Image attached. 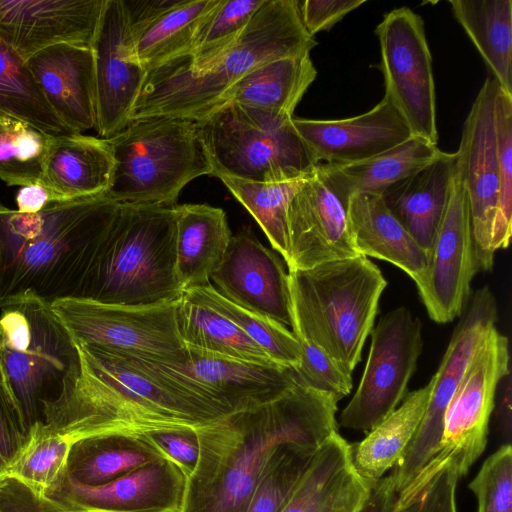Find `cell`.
Masks as SVG:
<instances>
[{
    "mask_svg": "<svg viewBox=\"0 0 512 512\" xmlns=\"http://www.w3.org/2000/svg\"><path fill=\"white\" fill-rule=\"evenodd\" d=\"M73 342L78 362L58 394L43 402L41 419L72 443L97 435L197 428L231 413L159 361Z\"/></svg>",
    "mask_w": 512,
    "mask_h": 512,
    "instance_id": "cell-1",
    "label": "cell"
},
{
    "mask_svg": "<svg viewBox=\"0 0 512 512\" xmlns=\"http://www.w3.org/2000/svg\"><path fill=\"white\" fill-rule=\"evenodd\" d=\"M340 400L297 381L268 403L197 427L199 459L179 512H243L282 446L318 448L338 432Z\"/></svg>",
    "mask_w": 512,
    "mask_h": 512,
    "instance_id": "cell-2",
    "label": "cell"
},
{
    "mask_svg": "<svg viewBox=\"0 0 512 512\" xmlns=\"http://www.w3.org/2000/svg\"><path fill=\"white\" fill-rule=\"evenodd\" d=\"M120 208L105 195L51 202L34 214L0 204V301L30 291L77 297Z\"/></svg>",
    "mask_w": 512,
    "mask_h": 512,
    "instance_id": "cell-3",
    "label": "cell"
},
{
    "mask_svg": "<svg viewBox=\"0 0 512 512\" xmlns=\"http://www.w3.org/2000/svg\"><path fill=\"white\" fill-rule=\"evenodd\" d=\"M316 45L302 24L298 0H264L233 45L207 69L192 72L170 60L147 71L130 121L170 117L196 122L252 69L310 53Z\"/></svg>",
    "mask_w": 512,
    "mask_h": 512,
    "instance_id": "cell-4",
    "label": "cell"
},
{
    "mask_svg": "<svg viewBox=\"0 0 512 512\" xmlns=\"http://www.w3.org/2000/svg\"><path fill=\"white\" fill-rule=\"evenodd\" d=\"M173 207L120 204L77 297L149 306L178 301Z\"/></svg>",
    "mask_w": 512,
    "mask_h": 512,
    "instance_id": "cell-5",
    "label": "cell"
},
{
    "mask_svg": "<svg viewBox=\"0 0 512 512\" xmlns=\"http://www.w3.org/2000/svg\"><path fill=\"white\" fill-rule=\"evenodd\" d=\"M292 332L352 374L387 281L366 256L288 270Z\"/></svg>",
    "mask_w": 512,
    "mask_h": 512,
    "instance_id": "cell-6",
    "label": "cell"
},
{
    "mask_svg": "<svg viewBox=\"0 0 512 512\" xmlns=\"http://www.w3.org/2000/svg\"><path fill=\"white\" fill-rule=\"evenodd\" d=\"M106 140L114 167L104 195L117 203L174 207L188 183L203 175L213 176L194 121L135 119Z\"/></svg>",
    "mask_w": 512,
    "mask_h": 512,
    "instance_id": "cell-7",
    "label": "cell"
},
{
    "mask_svg": "<svg viewBox=\"0 0 512 512\" xmlns=\"http://www.w3.org/2000/svg\"><path fill=\"white\" fill-rule=\"evenodd\" d=\"M289 115L224 103L196 121L213 176L272 183L310 173L318 164Z\"/></svg>",
    "mask_w": 512,
    "mask_h": 512,
    "instance_id": "cell-8",
    "label": "cell"
},
{
    "mask_svg": "<svg viewBox=\"0 0 512 512\" xmlns=\"http://www.w3.org/2000/svg\"><path fill=\"white\" fill-rule=\"evenodd\" d=\"M0 361L29 429L76 366L78 352L50 301L26 291L0 301Z\"/></svg>",
    "mask_w": 512,
    "mask_h": 512,
    "instance_id": "cell-9",
    "label": "cell"
},
{
    "mask_svg": "<svg viewBox=\"0 0 512 512\" xmlns=\"http://www.w3.org/2000/svg\"><path fill=\"white\" fill-rule=\"evenodd\" d=\"M509 372L508 340L494 326L469 362L449 402L436 454L400 496L419 488L446 463L455 467L460 478L469 472L486 448L496 390Z\"/></svg>",
    "mask_w": 512,
    "mask_h": 512,
    "instance_id": "cell-10",
    "label": "cell"
},
{
    "mask_svg": "<svg viewBox=\"0 0 512 512\" xmlns=\"http://www.w3.org/2000/svg\"><path fill=\"white\" fill-rule=\"evenodd\" d=\"M177 302L126 306L69 296L53 299L50 307L74 340L177 364L186 358L176 322Z\"/></svg>",
    "mask_w": 512,
    "mask_h": 512,
    "instance_id": "cell-11",
    "label": "cell"
},
{
    "mask_svg": "<svg viewBox=\"0 0 512 512\" xmlns=\"http://www.w3.org/2000/svg\"><path fill=\"white\" fill-rule=\"evenodd\" d=\"M363 375L342 410V427L368 433L402 402L423 349L422 324L404 306L383 315L372 328Z\"/></svg>",
    "mask_w": 512,
    "mask_h": 512,
    "instance_id": "cell-12",
    "label": "cell"
},
{
    "mask_svg": "<svg viewBox=\"0 0 512 512\" xmlns=\"http://www.w3.org/2000/svg\"><path fill=\"white\" fill-rule=\"evenodd\" d=\"M379 69L385 96L401 114L413 136L437 145L436 94L432 57L424 22L407 7L387 13L378 24Z\"/></svg>",
    "mask_w": 512,
    "mask_h": 512,
    "instance_id": "cell-13",
    "label": "cell"
},
{
    "mask_svg": "<svg viewBox=\"0 0 512 512\" xmlns=\"http://www.w3.org/2000/svg\"><path fill=\"white\" fill-rule=\"evenodd\" d=\"M497 305L488 286L478 289L455 328L438 370L424 416L404 454L389 474L397 494L406 489L436 454L444 416L469 362L481 342L496 326Z\"/></svg>",
    "mask_w": 512,
    "mask_h": 512,
    "instance_id": "cell-14",
    "label": "cell"
},
{
    "mask_svg": "<svg viewBox=\"0 0 512 512\" xmlns=\"http://www.w3.org/2000/svg\"><path fill=\"white\" fill-rule=\"evenodd\" d=\"M476 272L468 195L456 158L448 201L428 255V267L416 283L433 321L444 324L462 314Z\"/></svg>",
    "mask_w": 512,
    "mask_h": 512,
    "instance_id": "cell-15",
    "label": "cell"
},
{
    "mask_svg": "<svg viewBox=\"0 0 512 512\" xmlns=\"http://www.w3.org/2000/svg\"><path fill=\"white\" fill-rule=\"evenodd\" d=\"M497 81L489 76L480 88L463 125L457 155L469 201L478 271L492 269L490 248L498 197V161L495 135Z\"/></svg>",
    "mask_w": 512,
    "mask_h": 512,
    "instance_id": "cell-16",
    "label": "cell"
},
{
    "mask_svg": "<svg viewBox=\"0 0 512 512\" xmlns=\"http://www.w3.org/2000/svg\"><path fill=\"white\" fill-rule=\"evenodd\" d=\"M94 57L96 128L108 139L129 122L145 80L122 0H105L91 45Z\"/></svg>",
    "mask_w": 512,
    "mask_h": 512,
    "instance_id": "cell-17",
    "label": "cell"
},
{
    "mask_svg": "<svg viewBox=\"0 0 512 512\" xmlns=\"http://www.w3.org/2000/svg\"><path fill=\"white\" fill-rule=\"evenodd\" d=\"M288 270L361 255L350 231L347 201L318 163L290 202Z\"/></svg>",
    "mask_w": 512,
    "mask_h": 512,
    "instance_id": "cell-18",
    "label": "cell"
},
{
    "mask_svg": "<svg viewBox=\"0 0 512 512\" xmlns=\"http://www.w3.org/2000/svg\"><path fill=\"white\" fill-rule=\"evenodd\" d=\"M210 281L233 304L292 328L288 272L279 256L261 244L249 226L232 234Z\"/></svg>",
    "mask_w": 512,
    "mask_h": 512,
    "instance_id": "cell-19",
    "label": "cell"
},
{
    "mask_svg": "<svg viewBox=\"0 0 512 512\" xmlns=\"http://www.w3.org/2000/svg\"><path fill=\"white\" fill-rule=\"evenodd\" d=\"M185 486L184 473L162 459L94 486L65 472L46 495L74 512H179Z\"/></svg>",
    "mask_w": 512,
    "mask_h": 512,
    "instance_id": "cell-20",
    "label": "cell"
},
{
    "mask_svg": "<svg viewBox=\"0 0 512 512\" xmlns=\"http://www.w3.org/2000/svg\"><path fill=\"white\" fill-rule=\"evenodd\" d=\"M105 0H0V39L24 60L57 45L91 47Z\"/></svg>",
    "mask_w": 512,
    "mask_h": 512,
    "instance_id": "cell-21",
    "label": "cell"
},
{
    "mask_svg": "<svg viewBox=\"0 0 512 512\" xmlns=\"http://www.w3.org/2000/svg\"><path fill=\"white\" fill-rule=\"evenodd\" d=\"M292 123L318 163L326 164L361 162L413 136L385 95L371 110L354 117L317 120L293 116Z\"/></svg>",
    "mask_w": 512,
    "mask_h": 512,
    "instance_id": "cell-22",
    "label": "cell"
},
{
    "mask_svg": "<svg viewBox=\"0 0 512 512\" xmlns=\"http://www.w3.org/2000/svg\"><path fill=\"white\" fill-rule=\"evenodd\" d=\"M46 102L72 133L96 128L94 57L91 47L57 44L27 60Z\"/></svg>",
    "mask_w": 512,
    "mask_h": 512,
    "instance_id": "cell-23",
    "label": "cell"
},
{
    "mask_svg": "<svg viewBox=\"0 0 512 512\" xmlns=\"http://www.w3.org/2000/svg\"><path fill=\"white\" fill-rule=\"evenodd\" d=\"M166 364L193 379L232 412L268 403L297 383L292 368L221 357L188 348L183 362Z\"/></svg>",
    "mask_w": 512,
    "mask_h": 512,
    "instance_id": "cell-24",
    "label": "cell"
},
{
    "mask_svg": "<svg viewBox=\"0 0 512 512\" xmlns=\"http://www.w3.org/2000/svg\"><path fill=\"white\" fill-rule=\"evenodd\" d=\"M373 482L357 472L350 444L336 432L319 447L281 512H359Z\"/></svg>",
    "mask_w": 512,
    "mask_h": 512,
    "instance_id": "cell-25",
    "label": "cell"
},
{
    "mask_svg": "<svg viewBox=\"0 0 512 512\" xmlns=\"http://www.w3.org/2000/svg\"><path fill=\"white\" fill-rule=\"evenodd\" d=\"M113 167L106 139L81 133L50 136L39 184L52 202L104 195Z\"/></svg>",
    "mask_w": 512,
    "mask_h": 512,
    "instance_id": "cell-26",
    "label": "cell"
},
{
    "mask_svg": "<svg viewBox=\"0 0 512 512\" xmlns=\"http://www.w3.org/2000/svg\"><path fill=\"white\" fill-rule=\"evenodd\" d=\"M350 231L361 255L387 261L418 283L428 255L386 206L381 195L354 193L347 201Z\"/></svg>",
    "mask_w": 512,
    "mask_h": 512,
    "instance_id": "cell-27",
    "label": "cell"
},
{
    "mask_svg": "<svg viewBox=\"0 0 512 512\" xmlns=\"http://www.w3.org/2000/svg\"><path fill=\"white\" fill-rule=\"evenodd\" d=\"M456 152L390 186L381 196L391 213L429 255L450 192Z\"/></svg>",
    "mask_w": 512,
    "mask_h": 512,
    "instance_id": "cell-28",
    "label": "cell"
},
{
    "mask_svg": "<svg viewBox=\"0 0 512 512\" xmlns=\"http://www.w3.org/2000/svg\"><path fill=\"white\" fill-rule=\"evenodd\" d=\"M173 209L180 286L183 291L209 286L232 237L226 213L208 204H182Z\"/></svg>",
    "mask_w": 512,
    "mask_h": 512,
    "instance_id": "cell-29",
    "label": "cell"
},
{
    "mask_svg": "<svg viewBox=\"0 0 512 512\" xmlns=\"http://www.w3.org/2000/svg\"><path fill=\"white\" fill-rule=\"evenodd\" d=\"M316 75L310 53L274 59L252 69L232 85L217 106L236 103L293 116Z\"/></svg>",
    "mask_w": 512,
    "mask_h": 512,
    "instance_id": "cell-30",
    "label": "cell"
},
{
    "mask_svg": "<svg viewBox=\"0 0 512 512\" xmlns=\"http://www.w3.org/2000/svg\"><path fill=\"white\" fill-rule=\"evenodd\" d=\"M441 152L437 145L412 136L402 144L361 162L319 164L333 187L348 201L354 193L382 195L393 184L425 168Z\"/></svg>",
    "mask_w": 512,
    "mask_h": 512,
    "instance_id": "cell-31",
    "label": "cell"
},
{
    "mask_svg": "<svg viewBox=\"0 0 512 512\" xmlns=\"http://www.w3.org/2000/svg\"><path fill=\"white\" fill-rule=\"evenodd\" d=\"M432 390V378L423 387L406 394L383 421L360 442L350 444L353 465L367 480L385 476L404 454L424 416Z\"/></svg>",
    "mask_w": 512,
    "mask_h": 512,
    "instance_id": "cell-32",
    "label": "cell"
},
{
    "mask_svg": "<svg viewBox=\"0 0 512 512\" xmlns=\"http://www.w3.org/2000/svg\"><path fill=\"white\" fill-rule=\"evenodd\" d=\"M166 459L144 434H106L72 443L66 472L84 485H101L151 462Z\"/></svg>",
    "mask_w": 512,
    "mask_h": 512,
    "instance_id": "cell-33",
    "label": "cell"
},
{
    "mask_svg": "<svg viewBox=\"0 0 512 512\" xmlns=\"http://www.w3.org/2000/svg\"><path fill=\"white\" fill-rule=\"evenodd\" d=\"M449 4L500 89L512 95V1L450 0Z\"/></svg>",
    "mask_w": 512,
    "mask_h": 512,
    "instance_id": "cell-34",
    "label": "cell"
},
{
    "mask_svg": "<svg viewBox=\"0 0 512 512\" xmlns=\"http://www.w3.org/2000/svg\"><path fill=\"white\" fill-rule=\"evenodd\" d=\"M176 322L185 348L221 357L278 365L235 323L186 291L176 305Z\"/></svg>",
    "mask_w": 512,
    "mask_h": 512,
    "instance_id": "cell-35",
    "label": "cell"
},
{
    "mask_svg": "<svg viewBox=\"0 0 512 512\" xmlns=\"http://www.w3.org/2000/svg\"><path fill=\"white\" fill-rule=\"evenodd\" d=\"M220 1L179 0L132 32L136 53L145 71L187 54L200 25Z\"/></svg>",
    "mask_w": 512,
    "mask_h": 512,
    "instance_id": "cell-36",
    "label": "cell"
},
{
    "mask_svg": "<svg viewBox=\"0 0 512 512\" xmlns=\"http://www.w3.org/2000/svg\"><path fill=\"white\" fill-rule=\"evenodd\" d=\"M0 119L19 120L51 136L72 134L49 107L27 61L1 39Z\"/></svg>",
    "mask_w": 512,
    "mask_h": 512,
    "instance_id": "cell-37",
    "label": "cell"
},
{
    "mask_svg": "<svg viewBox=\"0 0 512 512\" xmlns=\"http://www.w3.org/2000/svg\"><path fill=\"white\" fill-rule=\"evenodd\" d=\"M312 171L292 179L272 183L217 176L236 200L253 216L273 249L282 256L286 264L290 258L288 207Z\"/></svg>",
    "mask_w": 512,
    "mask_h": 512,
    "instance_id": "cell-38",
    "label": "cell"
},
{
    "mask_svg": "<svg viewBox=\"0 0 512 512\" xmlns=\"http://www.w3.org/2000/svg\"><path fill=\"white\" fill-rule=\"evenodd\" d=\"M72 442L44 421H36L27 438L8 464L7 474L37 491L47 492L66 472Z\"/></svg>",
    "mask_w": 512,
    "mask_h": 512,
    "instance_id": "cell-39",
    "label": "cell"
},
{
    "mask_svg": "<svg viewBox=\"0 0 512 512\" xmlns=\"http://www.w3.org/2000/svg\"><path fill=\"white\" fill-rule=\"evenodd\" d=\"M263 1L221 0L200 25L187 54L171 60L192 72L207 69L233 45Z\"/></svg>",
    "mask_w": 512,
    "mask_h": 512,
    "instance_id": "cell-40",
    "label": "cell"
},
{
    "mask_svg": "<svg viewBox=\"0 0 512 512\" xmlns=\"http://www.w3.org/2000/svg\"><path fill=\"white\" fill-rule=\"evenodd\" d=\"M185 291L235 323L276 364L294 368L300 363L301 344L289 328L233 304L212 285Z\"/></svg>",
    "mask_w": 512,
    "mask_h": 512,
    "instance_id": "cell-41",
    "label": "cell"
},
{
    "mask_svg": "<svg viewBox=\"0 0 512 512\" xmlns=\"http://www.w3.org/2000/svg\"><path fill=\"white\" fill-rule=\"evenodd\" d=\"M14 119H0V179L8 186L40 182L49 138Z\"/></svg>",
    "mask_w": 512,
    "mask_h": 512,
    "instance_id": "cell-42",
    "label": "cell"
},
{
    "mask_svg": "<svg viewBox=\"0 0 512 512\" xmlns=\"http://www.w3.org/2000/svg\"><path fill=\"white\" fill-rule=\"evenodd\" d=\"M318 448L282 446L253 491L243 512H281Z\"/></svg>",
    "mask_w": 512,
    "mask_h": 512,
    "instance_id": "cell-43",
    "label": "cell"
},
{
    "mask_svg": "<svg viewBox=\"0 0 512 512\" xmlns=\"http://www.w3.org/2000/svg\"><path fill=\"white\" fill-rule=\"evenodd\" d=\"M495 135L499 187L490 242L493 253L507 248L512 234V95L500 87L495 101Z\"/></svg>",
    "mask_w": 512,
    "mask_h": 512,
    "instance_id": "cell-44",
    "label": "cell"
},
{
    "mask_svg": "<svg viewBox=\"0 0 512 512\" xmlns=\"http://www.w3.org/2000/svg\"><path fill=\"white\" fill-rule=\"evenodd\" d=\"M477 512H512V446L501 444L468 485Z\"/></svg>",
    "mask_w": 512,
    "mask_h": 512,
    "instance_id": "cell-45",
    "label": "cell"
},
{
    "mask_svg": "<svg viewBox=\"0 0 512 512\" xmlns=\"http://www.w3.org/2000/svg\"><path fill=\"white\" fill-rule=\"evenodd\" d=\"M299 342L301 360L292 368L296 380L314 389L332 393L340 399L347 396L353 387L351 374L318 346L306 340Z\"/></svg>",
    "mask_w": 512,
    "mask_h": 512,
    "instance_id": "cell-46",
    "label": "cell"
},
{
    "mask_svg": "<svg viewBox=\"0 0 512 512\" xmlns=\"http://www.w3.org/2000/svg\"><path fill=\"white\" fill-rule=\"evenodd\" d=\"M455 467L444 464L429 480L411 493L397 497L393 512H457Z\"/></svg>",
    "mask_w": 512,
    "mask_h": 512,
    "instance_id": "cell-47",
    "label": "cell"
},
{
    "mask_svg": "<svg viewBox=\"0 0 512 512\" xmlns=\"http://www.w3.org/2000/svg\"><path fill=\"white\" fill-rule=\"evenodd\" d=\"M28 430L21 404L0 361V453L8 464L24 444Z\"/></svg>",
    "mask_w": 512,
    "mask_h": 512,
    "instance_id": "cell-48",
    "label": "cell"
},
{
    "mask_svg": "<svg viewBox=\"0 0 512 512\" xmlns=\"http://www.w3.org/2000/svg\"><path fill=\"white\" fill-rule=\"evenodd\" d=\"M144 435L186 478L194 471L200 452L196 428H164L148 431Z\"/></svg>",
    "mask_w": 512,
    "mask_h": 512,
    "instance_id": "cell-49",
    "label": "cell"
},
{
    "mask_svg": "<svg viewBox=\"0 0 512 512\" xmlns=\"http://www.w3.org/2000/svg\"><path fill=\"white\" fill-rule=\"evenodd\" d=\"M0 512H74L8 474L0 478Z\"/></svg>",
    "mask_w": 512,
    "mask_h": 512,
    "instance_id": "cell-50",
    "label": "cell"
},
{
    "mask_svg": "<svg viewBox=\"0 0 512 512\" xmlns=\"http://www.w3.org/2000/svg\"><path fill=\"white\" fill-rule=\"evenodd\" d=\"M365 2L366 0H298V7L305 30L314 37L321 31L329 30Z\"/></svg>",
    "mask_w": 512,
    "mask_h": 512,
    "instance_id": "cell-51",
    "label": "cell"
},
{
    "mask_svg": "<svg viewBox=\"0 0 512 512\" xmlns=\"http://www.w3.org/2000/svg\"><path fill=\"white\" fill-rule=\"evenodd\" d=\"M178 1L179 0H122L132 32L137 31L175 6Z\"/></svg>",
    "mask_w": 512,
    "mask_h": 512,
    "instance_id": "cell-52",
    "label": "cell"
},
{
    "mask_svg": "<svg viewBox=\"0 0 512 512\" xmlns=\"http://www.w3.org/2000/svg\"><path fill=\"white\" fill-rule=\"evenodd\" d=\"M397 493L389 475L375 480L371 493L359 512H393Z\"/></svg>",
    "mask_w": 512,
    "mask_h": 512,
    "instance_id": "cell-53",
    "label": "cell"
},
{
    "mask_svg": "<svg viewBox=\"0 0 512 512\" xmlns=\"http://www.w3.org/2000/svg\"><path fill=\"white\" fill-rule=\"evenodd\" d=\"M49 192L39 183L22 186L16 195L17 211L34 214L45 209L50 204Z\"/></svg>",
    "mask_w": 512,
    "mask_h": 512,
    "instance_id": "cell-54",
    "label": "cell"
},
{
    "mask_svg": "<svg viewBox=\"0 0 512 512\" xmlns=\"http://www.w3.org/2000/svg\"><path fill=\"white\" fill-rule=\"evenodd\" d=\"M507 383L502 398L496 409L497 432L502 444H511L512 418H511V379L507 374Z\"/></svg>",
    "mask_w": 512,
    "mask_h": 512,
    "instance_id": "cell-55",
    "label": "cell"
},
{
    "mask_svg": "<svg viewBox=\"0 0 512 512\" xmlns=\"http://www.w3.org/2000/svg\"><path fill=\"white\" fill-rule=\"evenodd\" d=\"M8 461L0 453V478L7 474Z\"/></svg>",
    "mask_w": 512,
    "mask_h": 512,
    "instance_id": "cell-56",
    "label": "cell"
}]
</instances>
